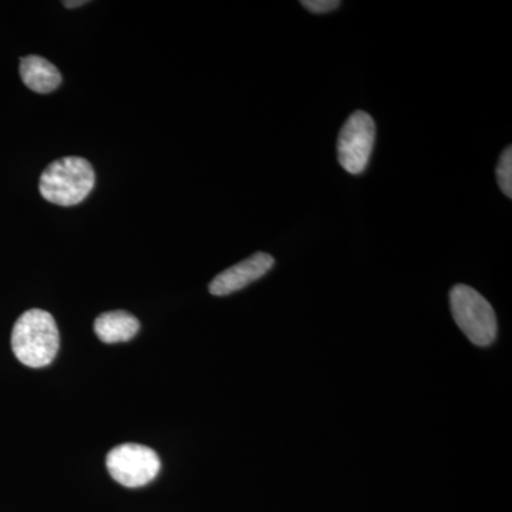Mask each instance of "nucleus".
Listing matches in <instances>:
<instances>
[{"instance_id": "obj_8", "label": "nucleus", "mask_w": 512, "mask_h": 512, "mask_svg": "<svg viewBox=\"0 0 512 512\" xmlns=\"http://www.w3.org/2000/svg\"><path fill=\"white\" fill-rule=\"evenodd\" d=\"M140 322L136 316L124 311L101 313L94 322V332L104 343L128 342L137 335Z\"/></svg>"}, {"instance_id": "obj_10", "label": "nucleus", "mask_w": 512, "mask_h": 512, "mask_svg": "<svg viewBox=\"0 0 512 512\" xmlns=\"http://www.w3.org/2000/svg\"><path fill=\"white\" fill-rule=\"evenodd\" d=\"M342 3L339 0H303L302 6L312 13H328L338 9Z\"/></svg>"}, {"instance_id": "obj_5", "label": "nucleus", "mask_w": 512, "mask_h": 512, "mask_svg": "<svg viewBox=\"0 0 512 512\" xmlns=\"http://www.w3.org/2000/svg\"><path fill=\"white\" fill-rule=\"evenodd\" d=\"M375 140V120L366 111H355L340 130L338 138L340 165L350 174H362L372 157Z\"/></svg>"}, {"instance_id": "obj_6", "label": "nucleus", "mask_w": 512, "mask_h": 512, "mask_svg": "<svg viewBox=\"0 0 512 512\" xmlns=\"http://www.w3.org/2000/svg\"><path fill=\"white\" fill-rule=\"evenodd\" d=\"M275 259L265 252H256L245 261L225 269L215 276L210 284V292L215 296H227L241 291L245 286L254 284L271 271Z\"/></svg>"}, {"instance_id": "obj_4", "label": "nucleus", "mask_w": 512, "mask_h": 512, "mask_svg": "<svg viewBox=\"0 0 512 512\" xmlns=\"http://www.w3.org/2000/svg\"><path fill=\"white\" fill-rule=\"evenodd\" d=\"M107 470L117 483L128 488L147 485L160 473L161 461L156 451L141 444H121L110 451Z\"/></svg>"}, {"instance_id": "obj_9", "label": "nucleus", "mask_w": 512, "mask_h": 512, "mask_svg": "<svg viewBox=\"0 0 512 512\" xmlns=\"http://www.w3.org/2000/svg\"><path fill=\"white\" fill-rule=\"evenodd\" d=\"M497 181L500 185L501 191L507 195L508 198L512 197V148L507 147L498 161L497 167Z\"/></svg>"}, {"instance_id": "obj_7", "label": "nucleus", "mask_w": 512, "mask_h": 512, "mask_svg": "<svg viewBox=\"0 0 512 512\" xmlns=\"http://www.w3.org/2000/svg\"><path fill=\"white\" fill-rule=\"evenodd\" d=\"M20 77L26 87L39 94L55 92L62 84L59 69L40 56H26L20 60Z\"/></svg>"}, {"instance_id": "obj_11", "label": "nucleus", "mask_w": 512, "mask_h": 512, "mask_svg": "<svg viewBox=\"0 0 512 512\" xmlns=\"http://www.w3.org/2000/svg\"><path fill=\"white\" fill-rule=\"evenodd\" d=\"M86 0H77V2H72V0H64L63 6H66L67 9L80 8V6L86 5Z\"/></svg>"}, {"instance_id": "obj_2", "label": "nucleus", "mask_w": 512, "mask_h": 512, "mask_svg": "<svg viewBox=\"0 0 512 512\" xmlns=\"http://www.w3.org/2000/svg\"><path fill=\"white\" fill-rule=\"evenodd\" d=\"M96 183L92 164L82 157H63L47 165L40 177L42 197L60 207H73L89 197Z\"/></svg>"}, {"instance_id": "obj_1", "label": "nucleus", "mask_w": 512, "mask_h": 512, "mask_svg": "<svg viewBox=\"0 0 512 512\" xmlns=\"http://www.w3.org/2000/svg\"><path fill=\"white\" fill-rule=\"evenodd\" d=\"M59 345L56 320L42 309L23 313L13 326V353L23 365L33 369L50 365L57 355Z\"/></svg>"}, {"instance_id": "obj_3", "label": "nucleus", "mask_w": 512, "mask_h": 512, "mask_svg": "<svg viewBox=\"0 0 512 512\" xmlns=\"http://www.w3.org/2000/svg\"><path fill=\"white\" fill-rule=\"evenodd\" d=\"M450 306L458 328L474 345L490 346L497 338V316L490 302L467 285H456L450 292Z\"/></svg>"}]
</instances>
